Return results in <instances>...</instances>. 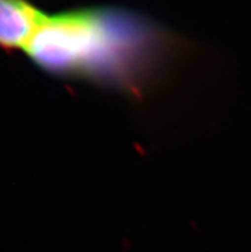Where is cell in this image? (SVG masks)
Segmentation results:
<instances>
[{
  "label": "cell",
  "mask_w": 251,
  "mask_h": 252,
  "mask_svg": "<svg viewBox=\"0 0 251 252\" xmlns=\"http://www.w3.org/2000/svg\"><path fill=\"white\" fill-rule=\"evenodd\" d=\"M44 14L29 0H0V49L25 50Z\"/></svg>",
  "instance_id": "cell-2"
},
{
  "label": "cell",
  "mask_w": 251,
  "mask_h": 252,
  "mask_svg": "<svg viewBox=\"0 0 251 252\" xmlns=\"http://www.w3.org/2000/svg\"><path fill=\"white\" fill-rule=\"evenodd\" d=\"M169 45L163 30L143 17L117 8H87L44 14L25 51L51 76L135 91Z\"/></svg>",
  "instance_id": "cell-1"
}]
</instances>
